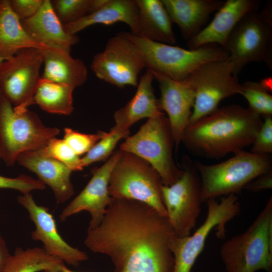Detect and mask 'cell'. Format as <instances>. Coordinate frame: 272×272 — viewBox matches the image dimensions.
Masks as SVG:
<instances>
[{"instance_id": "33", "label": "cell", "mask_w": 272, "mask_h": 272, "mask_svg": "<svg viewBox=\"0 0 272 272\" xmlns=\"http://www.w3.org/2000/svg\"><path fill=\"white\" fill-rule=\"evenodd\" d=\"M63 140L78 156L87 153L104 136L105 132L98 131L95 134H85L65 127Z\"/></svg>"}, {"instance_id": "1", "label": "cell", "mask_w": 272, "mask_h": 272, "mask_svg": "<svg viewBox=\"0 0 272 272\" xmlns=\"http://www.w3.org/2000/svg\"><path fill=\"white\" fill-rule=\"evenodd\" d=\"M176 236L168 218L149 205L112 197L100 225L88 230L84 244L108 255L114 272H173Z\"/></svg>"}, {"instance_id": "26", "label": "cell", "mask_w": 272, "mask_h": 272, "mask_svg": "<svg viewBox=\"0 0 272 272\" xmlns=\"http://www.w3.org/2000/svg\"><path fill=\"white\" fill-rule=\"evenodd\" d=\"M52 47L35 41L23 28L12 10L10 0H2L0 6V57L8 60L27 48L46 49Z\"/></svg>"}, {"instance_id": "4", "label": "cell", "mask_w": 272, "mask_h": 272, "mask_svg": "<svg viewBox=\"0 0 272 272\" xmlns=\"http://www.w3.org/2000/svg\"><path fill=\"white\" fill-rule=\"evenodd\" d=\"M220 254L227 272L272 271V197L243 233L227 240Z\"/></svg>"}, {"instance_id": "6", "label": "cell", "mask_w": 272, "mask_h": 272, "mask_svg": "<svg viewBox=\"0 0 272 272\" xmlns=\"http://www.w3.org/2000/svg\"><path fill=\"white\" fill-rule=\"evenodd\" d=\"M59 132L56 127L46 126L27 108L13 107L0 94V154L8 166H13L22 153L42 148Z\"/></svg>"}, {"instance_id": "19", "label": "cell", "mask_w": 272, "mask_h": 272, "mask_svg": "<svg viewBox=\"0 0 272 272\" xmlns=\"http://www.w3.org/2000/svg\"><path fill=\"white\" fill-rule=\"evenodd\" d=\"M16 162L36 174L39 180L51 188L57 203L65 202L73 195L70 179L73 171L63 163L44 157L36 150L22 153Z\"/></svg>"}, {"instance_id": "35", "label": "cell", "mask_w": 272, "mask_h": 272, "mask_svg": "<svg viewBox=\"0 0 272 272\" xmlns=\"http://www.w3.org/2000/svg\"><path fill=\"white\" fill-rule=\"evenodd\" d=\"M262 117V124L252 144L250 152L267 155L272 153V115Z\"/></svg>"}, {"instance_id": "43", "label": "cell", "mask_w": 272, "mask_h": 272, "mask_svg": "<svg viewBox=\"0 0 272 272\" xmlns=\"http://www.w3.org/2000/svg\"><path fill=\"white\" fill-rule=\"evenodd\" d=\"M0 94H1V93H0Z\"/></svg>"}, {"instance_id": "2", "label": "cell", "mask_w": 272, "mask_h": 272, "mask_svg": "<svg viewBox=\"0 0 272 272\" xmlns=\"http://www.w3.org/2000/svg\"><path fill=\"white\" fill-rule=\"evenodd\" d=\"M262 123L249 107L228 105L189 124L181 143L197 156L219 159L251 145Z\"/></svg>"}, {"instance_id": "38", "label": "cell", "mask_w": 272, "mask_h": 272, "mask_svg": "<svg viewBox=\"0 0 272 272\" xmlns=\"http://www.w3.org/2000/svg\"><path fill=\"white\" fill-rule=\"evenodd\" d=\"M10 255L6 243L0 235V272H2Z\"/></svg>"}, {"instance_id": "32", "label": "cell", "mask_w": 272, "mask_h": 272, "mask_svg": "<svg viewBox=\"0 0 272 272\" xmlns=\"http://www.w3.org/2000/svg\"><path fill=\"white\" fill-rule=\"evenodd\" d=\"M92 0H53L51 1L57 17L65 25L91 13Z\"/></svg>"}, {"instance_id": "16", "label": "cell", "mask_w": 272, "mask_h": 272, "mask_svg": "<svg viewBox=\"0 0 272 272\" xmlns=\"http://www.w3.org/2000/svg\"><path fill=\"white\" fill-rule=\"evenodd\" d=\"M17 200L28 211L35 226L31 233L32 238L41 242L49 255L74 266L88 259L86 252L72 247L63 240L52 215L47 208L37 205L30 193L19 195Z\"/></svg>"}, {"instance_id": "10", "label": "cell", "mask_w": 272, "mask_h": 272, "mask_svg": "<svg viewBox=\"0 0 272 272\" xmlns=\"http://www.w3.org/2000/svg\"><path fill=\"white\" fill-rule=\"evenodd\" d=\"M185 80L195 96L189 124L213 113L224 99L242 93L241 84L228 59L205 63Z\"/></svg>"}, {"instance_id": "30", "label": "cell", "mask_w": 272, "mask_h": 272, "mask_svg": "<svg viewBox=\"0 0 272 272\" xmlns=\"http://www.w3.org/2000/svg\"><path fill=\"white\" fill-rule=\"evenodd\" d=\"M36 151L44 157L63 163L72 171H80L84 168L81 158L63 140L52 138L42 148Z\"/></svg>"}, {"instance_id": "42", "label": "cell", "mask_w": 272, "mask_h": 272, "mask_svg": "<svg viewBox=\"0 0 272 272\" xmlns=\"http://www.w3.org/2000/svg\"><path fill=\"white\" fill-rule=\"evenodd\" d=\"M1 159V154H0V159Z\"/></svg>"}, {"instance_id": "31", "label": "cell", "mask_w": 272, "mask_h": 272, "mask_svg": "<svg viewBox=\"0 0 272 272\" xmlns=\"http://www.w3.org/2000/svg\"><path fill=\"white\" fill-rule=\"evenodd\" d=\"M130 131H123L112 127L96 145L81 158L84 167L91 164L108 159L113 153L116 145L122 139L129 135Z\"/></svg>"}, {"instance_id": "5", "label": "cell", "mask_w": 272, "mask_h": 272, "mask_svg": "<svg viewBox=\"0 0 272 272\" xmlns=\"http://www.w3.org/2000/svg\"><path fill=\"white\" fill-rule=\"evenodd\" d=\"M194 164L200 179L202 202L220 196L240 193L248 183L272 169L271 160L267 155L243 150L220 163Z\"/></svg>"}, {"instance_id": "13", "label": "cell", "mask_w": 272, "mask_h": 272, "mask_svg": "<svg viewBox=\"0 0 272 272\" xmlns=\"http://www.w3.org/2000/svg\"><path fill=\"white\" fill-rule=\"evenodd\" d=\"M42 63L38 49L27 48L0 64V93L12 105L28 108L33 104Z\"/></svg>"}, {"instance_id": "7", "label": "cell", "mask_w": 272, "mask_h": 272, "mask_svg": "<svg viewBox=\"0 0 272 272\" xmlns=\"http://www.w3.org/2000/svg\"><path fill=\"white\" fill-rule=\"evenodd\" d=\"M271 2L260 12L246 14L237 24L223 47L235 76L253 61L264 62L272 69Z\"/></svg>"}, {"instance_id": "39", "label": "cell", "mask_w": 272, "mask_h": 272, "mask_svg": "<svg viewBox=\"0 0 272 272\" xmlns=\"http://www.w3.org/2000/svg\"><path fill=\"white\" fill-rule=\"evenodd\" d=\"M44 272H77L69 269L64 264V262L60 264L55 268L52 270L45 271Z\"/></svg>"}, {"instance_id": "41", "label": "cell", "mask_w": 272, "mask_h": 272, "mask_svg": "<svg viewBox=\"0 0 272 272\" xmlns=\"http://www.w3.org/2000/svg\"><path fill=\"white\" fill-rule=\"evenodd\" d=\"M1 2H2V0H0V6H1Z\"/></svg>"}, {"instance_id": "36", "label": "cell", "mask_w": 272, "mask_h": 272, "mask_svg": "<svg viewBox=\"0 0 272 272\" xmlns=\"http://www.w3.org/2000/svg\"><path fill=\"white\" fill-rule=\"evenodd\" d=\"M43 2L44 0H10L12 10L20 20L35 15Z\"/></svg>"}, {"instance_id": "15", "label": "cell", "mask_w": 272, "mask_h": 272, "mask_svg": "<svg viewBox=\"0 0 272 272\" xmlns=\"http://www.w3.org/2000/svg\"><path fill=\"white\" fill-rule=\"evenodd\" d=\"M121 151L117 150L100 167L92 170V177L83 190L62 211L60 221L80 212L88 211L91 219L88 230L97 228L101 223L112 197L108 193L111 172Z\"/></svg>"}, {"instance_id": "20", "label": "cell", "mask_w": 272, "mask_h": 272, "mask_svg": "<svg viewBox=\"0 0 272 272\" xmlns=\"http://www.w3.org/2000/svg\"><path fill=\"white\" fill-rule=\"evenodd\" d=\"M21 22L30 37L47 47L70 52L71 47L79 41L76 35H71L65 31L49 0H44L35 15Z\"/></svg>"}, {"instance_id": "3", "label": "cell", "mask_w": 272, "mask_h": 272, "mask_svg": "<svg viewBox=\"0 0 272 272\" xmlns=\"http://www.w3.org/2000/svg\"><path fill=\"white\" fill-rule=\"evenodd\" d=\"M135 48L145 67L173 80L186 79L200 65L228 58L227 51L217 44H208L187 50L151 41L126 31L120 32Z\"/></svg>"}, {"instance_id": "25", "label": "cell", "mask_w": 272, "mask_h": 272, "mask_svg": "<svg viewBox=\"0 0 272 272\" xmlns=\"http://www.w3.org/2000/svg\"><path fill=\"white\" fill-rule=\"evenodd\" d=\"M139 7L135 35L165 44H174L172 22L161 0H136Z\"/></svg>"}, {"instance_id": "37", "label": "cell", "mask_w": 272, "mask_h": 272, "mask_svg": "<svg viewBox=\"0 0 272 272\" xmlns=\"http://www.w3.org/2000/svg\"><path fill=\"white\" fill-rule=\"evenodd\" d=\"M272 187V171L263 174L248 183L244 188L249 191L258 192Z\"/></svg>"}, {"instance_id": "34", "label": "cell", "mask_w": 272, "mask_h": 272, "mask_svg": "<svg viewBox=\"0 0 272 272\" xmlns=\"http://www.w3.org/2000/svg\"><path fill=\"white\" fill-rule=\"evenodd\" d=\"M45 187V185L40 180L34 179L25 174H20L15 178L0 175V188L15 189L22 194H27L34 190H43Z\"/></svg>"}, {"instance_id": "29", "label": "cell", "mask_w": 272, "mask_h": 272, "mask_svg": "<svg viewBox=\"0 0 272 272\" xmlns=\"http://www.w3.org/2000/svg\"><path fill=\"white\" fill-rule=\"evenodd\" d=\"M242 93L249 108L260 116L272 115V96L264 83L247 81L241 84Z\"/></svg>"}, {"instance_id": "8", "label": "cell", "mask_w": 272, "mask_h": 272, "mask_svg": "<svg viewBox=\"0 0 272 272\" xmlns=\"http://www.w3.org/2000/svg\"><path fill=\"white\" fill-rule=\"evenodd\" d=\"M175 145L167 117L162 114L148 118L137 133L127 136L119 150L133 154L149 163L159 173L163 185L169 186L182 175L173 155Z\"/></svg>"}, {"instance_id": "18", "label": "cell", "mask_w": 272, "mask_h": 272, "mask_svg": "<svg viewBox=\"0 0 272 272\" xmlns=\"http://www.w3.org/2000/svg\"><path fill=\"white\" fill-rule=\"evenodd\" d=\"M260 3L259 0H227L210 23L187 41L189 49L208 44H217L223 48L237 24L246 14L258 11Z\"/></svg>"}, {"instance_id": "40", "label": "cell", "mask_w": 272, "mask_h": 272, "mask_svg": "<svg viewBox=\"0 0 272 272\" xmlns=\"http://www.w3.org/2000/svg\"><path fill=\"white\" fill-rule=\"evenodd\" d=\"M4 60H4L3 59H2V58H1L0 57V64H1L3 61H4Z\"/></svg>"}, {"instance_id": "11", "label": "cell", "mask_w": 272, "mask_h": 272, "mask_svg": "<svg viewBox=\"0 0 272 272\" xmlns=\"http://www.w3.org/2000/svg\"><path fill=\"white\" fill-rule=\"evenodd\" d=\"M208 214L206 220L192 235L173 239L171 249L174 258L173 272H191L199 255L204 248L210 232L215 229L218 238L225 236L226 225L237 216L241 206L237 196L230 194L221 198L220 202L215 198L206 201Z\"/></svg>"}, {"instance_id": "9", "label": "cell", "mask_w": 272, "mask_h": 272, "mask_svg": "<svg viewBox=\"0 0 272 272\" xmlns=\"http://www.w3.org/2000/svg\"><path fill=\"white\" fill-rule=\"evenodd\" d=\"M162 185L159 173L149 163L133 154L121 151L111 172L108 190L112 197L144 202L168 218Z\"/></svg>"}, {"instance_id": "17", "label": "cell", "mask_w": 272, "mask_h": 272, "mask_svg": "<svg viewBox=\"0 0 272 272\" xmlns=\"http://www.w3.org/2000/svg\"><path fill=\"white\" fill-rule=\"evenodd\" d=\"M152 72L160 91V97L157 99L158 106L168 115L177 150L183 132L189 124L194 104V93L185 80L175 81Z\"/></svg>"}, {"instance_id": "23", "label": "cell", "mask_w": 272, "mask_h": 272, "mask_svg": "<svg viewBox=\"0 0 272 272\" xmlns=\"http://www.w3.org/2000/svg\"><path fill=\"white\" fill-rule=\"evenodd\" d=\"M139 7L136 0H107L98 10L80 19L63 25L69 34H75L85 28L97 24L111 25L117 22L127 24L131 33L137 32Z\"/></svg>"}, {"instance_id": "24", "label": "cell", "mask_w": 272, "mask_h": 272, "mask_svg": "<svg viewBox=\"0 0 272 272\" xmlns=\"http://www.w3.org/2000/svg\"><path fill=\"white\" fill-rule=\"evenodd\" d=\"M38 50L44 65L42 79L75 88L86 81V66L81 59L72 57L70 52L55 48Z\"/></svg>"}, {"instance_id": "12", "label": "cell", "mask_w": 272, "mask_h": 272, "mask_svg": "<svg viewBox=\"0 0 272 272\" xmlns=\"http://www.w3.org/2000/svg\"><path fill=\"white\" fill-rule=\"evenodd\" d=\"M183 173L173 184L162 185L163 201L176 236L191 234L200 212V179L194 163L187 155L182 160Z\"/></svg>"}, {"instance_id": "22", "label": "cell", "mask_w": 272, "mask_h": 272, "mask_svg": "<svg viewBox=\"0 0 272 272\" xmlns=\"http://www.w3.org/2000/svg\"><path fill=\"white\" fill-rule=\"evenodd\" d=\"M154 79L152 71L147 69L141 77L132 98L114 113L115 124L113 127L123 131H130V126L139 120L154 117L163 113L158 106V100L154 94Z\"/></svg>"}, {"instance_id": "27", "label": "cell", "mask_w": 272, "mask_h": 272, "mask_svg": "<svg viewBox=\"0 0 272 272\" xmlns=\"http://www.w3.org/2000/svg\"><path fill=\"white\" fill-rule=\"evenodd\" d=\"M73 87L40 78L33 104L50 113L70 115L73 111Z\"/></svg>"}, {"instance_id": "14", "label": "cell", "mask_w": 272, "mask_h": 272, "mask_svg": "<svg viewBox=\"0 0 272 272\" xmlns=\"http://www.w3.org/2000/svg\"><path fill=\"white\" fill-rule=\"evenodd\" d=\"M90 67L99 79L121 88L137 87L145 65L135 48L119 32L108 40L102 52L94 55Z\"/></svg>"}, {"instance_id": "28", "label": "cell", "mask_w": 272, "mask_h": 272, "mask_svg": "<svg viewBox=\"0 0 272 272\" xmlns=\"http://www.w3.org/2000/svg\"><path fill=\"white\" fill-rule=\"evenodd\" d=\"M64 262L49 255L43 248H17L2 272H39L52 270Z\"/></svg>"}, {"instance_id": "21", "label": "cell", "mask_w": 272, "mask_h": 272, "mask_svg": "<svg viewBox=\"0 0 272 272\" xmlns=\"http://www.w3.org/2000/svg\"><path fill=\"white\" fill-rule=\"evenodd\" d=\"M172 23L179 27L187 41L203 28L210 15L219 10L224 2L220 0H161Z\"/></svg>"}]
</instances>
